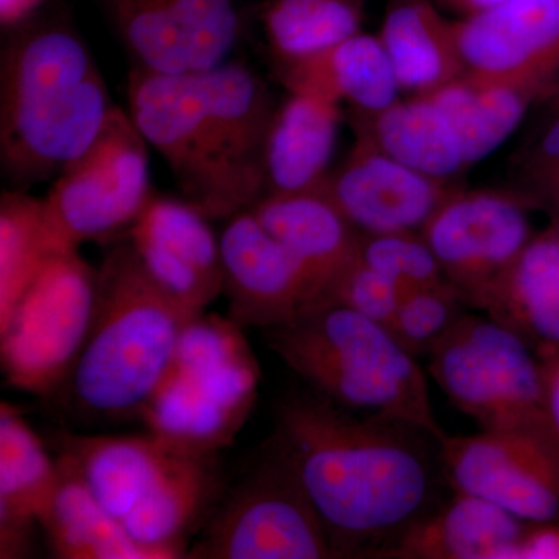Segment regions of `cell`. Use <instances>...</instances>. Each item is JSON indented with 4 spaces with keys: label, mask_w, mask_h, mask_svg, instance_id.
<instances>
[{
    "label": "cell",
    "mask_w": 559,
    "mask_h": 559,
    "mask_svg": "<svg viewBox=\"0 0 559 559\" xmlns=\"http://www.w3.org/2000/svg\"><path fill=\"white\" fill-rule=\"evenodd\" d=\"M223 492L216 454L182 451L121 525L154 559L186 558L189 536L209 521Z\"/></svg>",
    "instance_id": "ac0fdd59"
},
{
    "label": "cell",
    "mask_w": 559,
    "mask_h": 559,
    "mask_svg": "<svg viewBox=\"0 0 559 559\" xmlns=\"http://www.w3.org/2000/svg\"><path fill=\"white\" fill-rule=\"evenodd\" d=\"M151 197L146 140L130 114L116 108L94 145L60 173L43 201L58 248L79 249L130 229Z\"/></svg>",
    "instance_id": "30bf717a"
},
{
    "label": "cell",
    "mask_w": 559,
    "mask_h": 559,
    "mask_svg": "<svg viewBox=\"0 0 559 559\" xmlns=\"http://www.w3.org/2000/svg\"><path fill=\"white\" fill-rule=\"evenodd\" d=\"M530 170L536 173H559V119L546 131L538 146L530 156Z\"/></svg>",
    "instance_id": "8d00e7d4"
},
{
    "label": "cell",
    "mask_w": 559,
    "mask_h": 559,
    "mask_svg": "<svg viewBox=\"0 0 559 559\" xmlns=\"http://www.w3.org/2000/svg\"><path fill=\"white\" fill-rule=\"evenodd\" d=\"M480 310L536 345L544 358L559 349V235L528 242L489 290Z\"/></svg>",
    "instance_id": "d4e9b609"
},
{
    "label": "cell",
    "mask_w": 559,
    "mask_h": 559,
    "mask_svg": "<svg viewBox=\"0 0 559 559\" xmlns=\"http://www.w3.org/2000/svg\"><path fill=\"white\" fill-rule=\"evenodd\" d=\"M380 39L401 92L421 97L465 75L452 21L436 0H389Z\"/></svg>",
    "instance_id": "cb8c5ba5"
},
{
    "label": "cell",
    "mask_w": 559,
    "mask_h": 559,
    "mask_svg": "<svg viewBox=\"0 0 559 559\" xmlns=\"http://www.w3.org/2000/svg\"><path fill=\"white\" fill-rule=\"evenodd\" d=\"M68 455L95 499L120 522L145 498L178 457V448L146 432L142 436L62 433Z\"/></svg>",
    "instance_id": "7402d4cb"
},
{
    "label": "cell",
    "mask_w": 559,
    "mask_h": 559,
    "mask_svg": "<svg viewBox=\"0 0 559 559\" xmlns=\"http://www.w3.org/2000/svg\"><path fill=\"white\" fill-rule=\"evenodd\" d=\"M58 481L39 527L60 559H154L92 495L72 460L58 455Z\"/></svg>",
    "instance_id": "484cf974"
},
{
    "label": "cell",
    "mask_w": 559,
    "mask_h": 559,
    "mask_svg": "<svg viewBox=\"0 0 559 559\" xmlns=\"http://www.w3.org/2000/svg\"><path fill=\"white\" fill-rule=\"evenodd\" d=\"M401 297L403 290L393 280L358 257L333 283L323 300L345 305L373 322L390 326Z\"/></svg>",
    "instance_id": "e575fe53"
},
{
    "label": "cell",
    "mask_w": 559,
    "mask_h": 559,
    "mask_svg": "<svg viewBox=\"0 0 559 559\" xmlns=\"http://www.w3.org/2000/svg\"><path fill=\"white\" fill-rule=\"evenodd\" d=\"M135 66L159 73L194 72L175 0H97Z\"/></svg>",
    "instance_id": "1f68e13d"
},
{
    "label": "cell",
    "mask_w": 559,
    "mask_h": 559,
    "mask_svg": "<svg viewBox=\"0 0 559 559\" xmlns=\"http://www.w3.org/2000/svg\"><path fill=\"white\" fill-rule=\"evenodd\" d=\"M557 178H559V173H558V175H557Z\"/></svg>",
    "instance_id": "60d3db41"
},
{
    "label": "cell",
    "mask_w": 559,
    "mask_h": 559,
    "mask_svg": "<svg viewBox=\"0 0 559 559\" xmlns=\"http://www.w3.org/2000/svg\"><path fill=\"white\" fill-rule=\"evenodd\" d=\"M128 238L151 277L193 314L223 294L219 238L189 202L153 194Z\"/></svg>",
    "instance_id": "9a60e30c"
},
{
    "label": "cell",
    "mask_w": 559,
    "mask_h": 559,
    "mask_svg": "<svg viewBox=\"0 0 559 559\" xmlns=\"http://www.w3.org/2000/svg\"><path fill=\"white\" fill-rule=\"evenodd\" d=\"M359 259L393 280L403 294L450 283L436 253L417 231L362 235Z\"/></svg>",
    "instance_id": "836d02e7"
},
{
    "label": "cell",
    "mask_w": 559,
    "mask_h": 559,
    "mask_svg": "<svg viewBox=\"0 0 559 559\" xmlns=\"http://www.w3.org/2000/svg\"><path fill=\"white\" fill-rule=\"evenodd\" d=\"M439 448L454 491L487 499L530 525L559 522V439L549 425L447 436Z\"/></svg>",
    "instance_id": "8fae6325"
},
{
    "label": "cell",
    "mask_w": 559,
    "mask_h": 559,
    "mask_svg": "<svg viewBox=\"0 0 559 559\" xmlns=\"http://www.w3.org/2000/svg\"><path fill=\"white\" fill-rule=\"evenodd\" d=\"M98 299V270L79 249L51 253L5 323L0 359L11 388L57 395L90 336Z\"/></svg>",
    "instance_id": "ba28073f"
},
{
    "label": "cell",
    "mask_w": 559,
    "mask_h": 559,
    "mask_svg": "<svg viewBox=\"0 0 559 559\" xmlns=\"http://www.w3.org/2000/svg\"><path fill=\"white\" fill-rule=\"evenodd\" d=\"M532 525L496 503L454 491L389 544L378 558L514 559Z\"/></svg>",
    "instance_id": "e0dca14e"
},
{
    "label": "cell",
    "mask_w": 559,
    "mask_h": 559,
    "mask_svg": "<svg viewBox=\"0 0 559 559\" xmlns=\"http://www.w3.org/2000/svg\"><path fill=\"white\" fill-rule=\"evenodd\" d=\"M441 10L457 14L459 17L469 16V14L479 13L481 10L491 9L507 0H436Z\"/></svg>",
    "instance_id": "ab89813d"
},
{
    "label": "cell",
    "mask_w": 559,
    "mask_h": 559,
    "mask_svg": "<svg viewBox=\"0 0 559 559\" xmlns=\"http://www.w3.org/2000/svg\"><path fill=\"white\" fill-rule=\"evenodd\" d=\"M463 305L466 301L451 283L407 290L389 329L412 355H430L465 316Z\"/></svg>",
    "instance_id": "d6a6232c"
},
{
    "label": "cell",
    "mask_w": 559,
    "mask_h": 559,
    "mask_svg": "<svg viewBox=\"0 0 559 559\" xmlns=\"http://www.w3.org/2000/svg\"><path fill=\"white\" fill-rule=\"evenodd\" d=\"M260 380L259 360L241 326L202 312L180 334L139 418L146 432L178 450L218 454L252 414Z\"/></svg>",
    "instance_id": "5b68a950"
},
{
    "label": "cell",
    "mask_w": 559,
    "mask_h": 559,
    "mask_svg": "<svg viewBox=\"0 0 559 559\" xmlns=\"http://www.w3.org/2000/svg\"><path fill=\"white\" fill-rule=\"evenodd\" d=\"M44 0H0V20L5 27L32 16Z\"/></svg>",
    "instance_id": "f35d334b"
},
{
    "label": "cell",
    "mask_w": 559,
    "mask_h": 559,
    "mask_svg": "<svg viewBox=\"0 0 559 559\" xmlns=\"http://www.w3.org/2000/svg\"><path fill=\"white\" fill-rule=\"evenodd\" d=\"M465 75L540 90L559 66V0H507L452 21Z\"/></svg>",
    "instance_id": "5bb4252c"
},
{
    "label": "cell",
    "mask_w": 559,
    "mask_h": 559,
    "mask_svg": "<svg viewBox=\"0 0 559 559\" xmlns=\"http://www.w3.org/2000/svg\"><path fill=\"white\" fill-rule=\"evenodd\" d=\"M423 238L466 305L480 308L489 290L532 241L527 209L499 191H452Z\"/></svg>",
    "instance_id": "7c38bea8"
},
{
    "label": "cell",
    "mask_w": 559,
    "mask_h": 559,
    "mask_svg": "<svg viewBox=\"0 0 559 559\" xmlns=\"http://www.w3.org/2000/svg\"><path fill=\"white\" fill-rule=\"evenodd\" d=\"M320 191L360 235L421 234L452 193L443 180L412 170L364 138Z\"/></svg>",
    "instance_id": "2e32d148"
},
{
    "label": "cell",
    "mask_w": 559,
    "mask_h": 559,
    "mask_svg": "<svg viewBox=\"0 0 559 559\" xmlns=\"http://www.w3.org/2000/svg\"><path fill=\"white\" fill-rule=\"evenodd\" d=\"M219 242L223 294L241 329H274L319 301L300 264L250 210L227 221Z\"/></svg>",
    "instance_id": "4fadbf2b"
},
{
    "label": "cell",
    "mask_w": 559,
    "mask_h": 559,
    "mask_svg": "<svg viewBox=\"0 0 559 559\" xmlns=\"http://www.w3.org/2000/svg\"><path fill=\"white\" fill-rule=\"evenodd\" d=\"M340 123V103L290 92L275 109L264 143L266 194L320 190L330 175Z\"/></svg>",
    "instance_id": "44dd1931"
},
{
    "label": "cell",
    "mask_w": 559,
    "mask_h": 559,
    "mask_svg": "<svg viewBox=\"0 0 559 559\" xmlns=\"http://www.w3.org/2000/svg\"><path fill=\"white\" fill-rule=\"evenodd\" d=\"M430 358L433 381L481 429L549 425L544 362L499 320L463 316Z\"/></svg>",
    "instance_id": "52a82bcc"
},
{
    "label": "cell",
    "mask_w": 559,
    "mask_h": 559,
    "mask_svg": "<svg viewBox=\"0 0 559 559\" xmlns=\"http://www.w3.org/2000/svg\"><path fill=\"white\" fill-rule=\"evenodd\" d=\"M514 559H559V522L532 525Z\"/></svg>",
    "instance_id": "d590c367"
},
{
    "label": "cell",
    "mask_w": 559,
    "mask_h": 559,
    "mask_svg": "<svg viewBox=\"0 0 559 559\" xmlns=\"http://www.w3.org/2000/svg\"><path fill=\"white\" fill-rule=\"evenodd\" d=\"M130 116L175 176L182 200L210 221L255 207L266 186L235 159L210 114L200 72L159 73L135 66L128 84Z\"/></svg>",
    "instance_id": "8992f818"
},
{
    "label": "cell",
    "mask_w": 559,
    "mask_h": 559,
    "mask_svg": "<svg viewBox=\"0 0 559 559\" xmlns=\"http://www.w3.org/2000/svg\"><path fill=\"white\" fill-rule=\"evenodd\" d=\"M186 558H336L329 533L288 460L274 448L229 491Z\"/></svg>",
    "instance_id": "9c48e42d"
},
{
    "label": "cell",
    "mask_w": 559,
    "mask_h": 559,
    "mask_svg": "<svg viewBox=\"0 0 559 559\" xmlns=\"http://www.w3.org/2000/svg\"><path fill=\"white\" fill-rule=\"evenodd\" d=\"M13 27L0 73V159L5 179L32 186L80 159L117 106L69 24L28 16Z\"/></svg>",
    "instance_id": "7a4b0ae2"
},
{
    "label": "cell",
    "mask_w": 559,
    "mask_h": 559,
    "mask_svg": "<svg viewBox=\"0 0 559 559\" xmlns=\"http://www.w3.org/2000/svg\"><path fill=\"white\" fill-rule=\"evenodd\" d=\"M362 17V0H270L261 14L283 68L340 46L360 32Z\"/></svg>",
    "instance_id": "f546056e"
},
{
    "label": "cell",
    "mask_w": 559,
    "mask_h": 559,
    "mask_svg": "<svg viewBox=\"0 0 559 559\" xmlns=\"http://www.w3.org/2000/svg\"><path fill=\"white\" fill-rule=\"evenodd\" d=\"M58 481L57 460L16 407L0 406V558L31 549Z\"/></svg>",
    "instance_id": "ffe728a7"
},
{
    "label": "cell",
    "mask_w": 559,
    "mask_h": 559,
    "mask_svg": "<svg viewBox=\"0 0 559 559\" xmlns=\"http://www.w3.org/2000/svg\"><path fill=\"white\" fill-rule=\"evenodd\" d=\"M547 421L559 439V349L544 358Z\"/></svg>",
    "instance_id": "74e56055"
},
{
    "label": "cell",
    "mask_w": 559,
    "mask_h": 559,
    "mask_svg": "<svg viewBox=\"0 0 559 559\" xmlns=\"http://www.w3.org/2000/svg\"><path fill=\"white\" fill-rule=\"evenodd\" d=\"M359 138L412 170L443 182L468 167L451 121L429 95L362 116Z\"/></svg>",
    "instance_id": "4316f807"
},
{
    "label": "cell",
    "mask_w": 559,
    "mask_h": 559,
    "mask_svg": "<svg viewBox=\"0 0 559 559\" xmlns=\"http://www.w3.org/2000/svg\"><path fill=\"white\" fill-rule=\"evenodd\" d=\"M197 316L151 277L130 238L120 240L98 267L90 336L57 395L81 417H139Z\"/></svg>",
    "instance_id": "3957f363"
},
{
    "label": "cell",
    "mask_w": 559,
    "mask_h": 559,
    "mask_svg": "<svg viewBox=\"0 0 559 559\" xmlns=\"http://www.w3.org/2000/svg\"><path fill=\"white\" fill-rule=\"evenodd\" d=\"M400 423L355 417L322 395H294L275 415L274 448L299 477L336 558H378L432 510L436 471L423 440Z\"/></svg>",
    "instance_id": "6da1fadb"
},
{
    "label": "cell",
    "mask_w": 559,
    "mask_h": 559,
    "mask_svg": "<svg viewBox=\"0 0 559 559\" xmlns=\"http://www.w3.org/2000/svg\"><path fill=\"white\" fill-rule=\"evenodd\" d=\"M250 212L289 250L319 300L359 257L362 235L320 190L266 194Z\"/></svg>",
    "instance_id": "d6986e66"
},
{
    "label": "cell",
    "mask_w": 559,
    "mask_h": 559,
    "mask_svg": "<svg viewBox=\"0 0 559 559\" xmlns=\"http://www.w3.org/2000/svg\"><path fill=\"white\" fill-rule=\"evenodd\" d=\"M538 87L463 75L429 94L451 121L466 164L474 165L516 131Z\"/></svg>",
    "instance_id": "83f0119b"
},
{
    "label": "cell",
    "mask_w": 559,
    "mask_h": 559,
    "mask_svg": "<svg viewBox=\"0 0 559 559\" xmlns=\"http://www.w3.org/2000/svg\"><path fill=\"white\" fill-rule=\"evenodd\" d=\"M210 114L235 159L266 186L264 143L272 117L271 95L263 81L240 62H227L200 72Z\"/></svg>",
    "instance_id": "f1b7e54d"
},
{
    "label": "cell",
    "mask_w": 559,
    "mask_h": 559,
    "mask_svg": "<svg viewBox=\"0 0 559 559\" xmlns=\"http://www.w3.org/2000/svg\"><path fill=\"white\" fill-rule=\"evenodd\" d=\"M264 331L272 352L323 399L421 430L439 443L448 436L433 414L417 356L389 326L345 305L319 300Z\"/></svg>",
    "instance_id": "277c9868"
},
{
    "label": "cell",
    "mask_w": 559,
    "mask_h": 559,
    "mask_svg": "<svg viewBox=\"0 0 559 559\" xmlns=\"http://www.w3.org/2000/svg\"><path fill=\"white\" fill-rule=\"evenodd\" d=\"M62 250L51 235L44 201L21 191L0 201V325L9 320L22 294L51 253Z\"/></svg>",
    "instance_id": "4dcf8cb0"
},
{
    "label": "cell",
    "mask_w": 559,
    "mask_h": 559,
    "mask_svg": "<svg viewBox=\"0 0 559 559\" xmlns=\"http://www.w3.org/2000/svg\"><path fill=\"white\" fill-rule=\"evenodd\" d=\"M290 92L347 102L362 116L395 105L400 86L380 36L356 33L325 53L283 68Z\"/></svg>",
    "instance_id": "603a6c76"
}]
</instances>
